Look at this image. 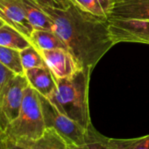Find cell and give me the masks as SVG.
I'll use <instances>...</instances> for the list:
<instances>
[{
    "instance_id": "7",
    "label": "cell",
    "mask_w": 149,
    "mask_h": 149,
    "mask_svg": "<svg viewBox=\"0 0 149 149\" xmlns=\"http://www.w3.org/2000/svg\"><path fill=\"white\" fill-rule=\"evenodd\" d=\"M40 52L46 65L52 71L56 79L70 77L82 68V66L68 49L58 48L41 50Z\"/></svg>"
},
{
    "instance_id": "2",
    "label": "cell",
    "mask_w": 149,
    "mask_h": 149,
    "mask_svg": "<svg viewBox=\"0 0 149 149\" xmlns=\"http://www.w3.org/2000/svg\"><path fill=\"white\" fill-rule=\"evenodd\" d=\"M91 68H82L72 76L56 79V89L48 100L63 114L88 129L90 117L88 92Z\"/></svg>"
},
{
    "instance_id": "11",
    "label": "cell",
    "mask_w": 149,
    "mask_h": 149,
    "mask_svg": "<svg viewBox=\"0 0 149 149\" xmlns=\"http://www.w3.org/2000/svg\"><path fill=\"white\" fill-rule=\"evenodd\" d=\"M18 143L29 149H71L68 142L54 129L49 127L46 128L40 138L34 140H22Z\"/></svg>"
},
{
    "instance_id": "8",
    "label": "cell",
    "mask_w": 149,
    "mask_h": 149,
    "mask_svg": "<svg viewBox=\"0 0 149 149\" xmlns=\"http://www.w3.org/2000/svg\"><path fill=\"white\" fill-rule=\"evenodd\" d=\"M107 19L149 20V0H113Z\"/></svg>"
},
{
    "instance_id": "5",
    "label": "cell",
    "mask_w": 149,
    "mask_h": 149,
    "mask_svg": "<svg viewBox=\"0 0 149 149\" xmlns=\"http://www.w3.org/2000/svg\"><path fill=\"white\" fill-rule=\"evenodd\" d=\"M28 86L29 84L25 74H16L0 95V129L3 133L19 116L25 91Z\"/></svg>"
},
{
    "instance_id": "18",
    "label": "cell",
    "mask_w": 149,
    "mask_h": 149,
    "mask_svg": "<svg viewBox=\"0 0 149 149\" xmlns=\"http://www.w3.org/2000/svg\"><path fill=\"white\" fill-rule=\"evenodd\" d=\"M20 57L25 71L33 68H40V67L47 66L40 52L33 45L21 50Z\"/></svg>"
},
{
    "instance_id": "16",
    "label": "cell",
    "mask_w": 149,
    "mask_h": 149,
    "mask_svg": "<svg viewBox=\"0 0 149 149\" xmlns=\"http://www.w3.org/2000/svg\"><path fill=\"white\" fill-rule=\"evenodd\" d=\"M83 10L100 18L108 19L113 0H71Z\"/></svg>"
},
{
    "instance_id": "21",
    "label": "cell",
    "mask_w": 149,
    "mask_h": 149,
    "mask_svg": "<svg viewBox=\"0 0 149 149\" xmlns=\"http://www.w3.org/2000/svg\"><path fill=\"white\" fill-rule=\"evenodd\" d=\"M34 1L40 5L57 9H64L71 3V0H34Z\"/></svg>"
},
{
    "instance_id": "4",
    "label": "cell",
    "mask_w": 149,
    "mask_h": 149,
    "mask_svg": "<svg viewBox=\"0 0 149 149\" xmlns=\"http://www.w3.org/2000/svg\"><path fill=\"white\" fill-rule=\"evenodd\" d=\"M46 128L54 129L70 146L71 148L82 146L86 140L87 130L61 112L48 98L40 94Z\"/></svg>"
},
{
    "instance_id": "1",
    "label": "cell",
    "mask_w": 149,
    "mask_h": 149,
    "mask_svg": "<svg viewBox=\"0 0 149 149\" xmlns=\"http://www.w3.org/2000/svg\"><path fill=\"white\" fill-rule=\"evenodd\" d=\"M34 1V0H33ZM53 24V31L84 68H91L115 45L107 19L95 16L71 1L64 9L34 1Z\"/></svg>"
},
{
    "instance_id": "19",
    "label": "cell",
    "mask_w": 149,
    "mask_h": 149,
    "mask_svg": "<svg viewBox=\"0 0 149 149\" xmlns=\"http://www.w3.org/2000/svg\"><path fill=\"white\" fill-rule=\"evenodd\" d=\"M124 149H149V134L134 139H122Z\"/></svg>"
},
{
    "instance_id": "20",
    "label": "cell",
    "mask_w": 149,
    "mask_h": 149,
    "mask_svg": "<svg viewBox=\"0 0 149 149\" xmlns=\"http://www.w3.org/2000/svg\"><path fill=\"white\" fill-rule=\"evenodd\" d=\"M16 76V74L0 62V95L9 81Z\"/></svg>"
},
{
    "instance_id": "17",
    "label": "cell",
    "mask_w": 149,
    "mask_h": 149,
    "mask_svg": "<svg viewBox=\"0 0 149 149\" xmlns=\"http://www.w3.org/2000/svg\"><path fill=\"white\" fill-rule=\"evenodd\" d=\"M0 62L16 74H25L19 50L0 46Z\"/></svg>"
},
{
    "instance_id": "15",
    "label": "cell",
    "mask_w": 149,
    "mask_h": 149,
    "mask_svg": "<svg viewBox=\"0 0 149 149\" xmlns=\"http://www.w3.org/2000/svg\"><path fill=\"white\" fill-rule=\"evenodd\" d=\"M31 45L29 39L10 25L0 27V46L21 51Z\"/></svg>"
},
{
    "instance_id": "6",
    "label": "cell",
    "mask_w": 149,
    "mask_h": 149,
    "mask_svg": "<svg viewBox=\"0 0 149 149\" xmlns=\"http://www.w3.org/2000/svg\"><path fill=\"white\" fill-rule=\"evenodd\" d=\"M108 22L114 44L132 42L149 45V20L108 19Z\"/></svg>"
},
{
    "instance_id": "13",
    "label": "cell",
    "mask_w": 149,
    "mask_h": 149,
    "mask_svg": "<svg viewBox=\"0 0 149 149\" xmlns=\"http://www.w3.org/2000/svg\"><path fill=\"white\" fill-rule=\"evenodd\" d=\"M24 14L34 29L53 31V24L50 19L43 13L33 0H17Z\"/></svg>"
},
{
    "instance_id": "9",
    "label": "cell",
    "mask_w": 149,
    "mask_h": 149,
    "mask_svg": "<svg viewBox=\"0 0 149 149\" xmlns=\"http://www.w3.org/2000/svg\"><path fill=\"white\" fill-rule=\"evenodd\" d=\"M0 19L6 24L17 29L27 39L34 30L17 0H0Z\"/></svg>"
},
{
    "instance_id": "10",
    "label": "cell",
    "mask_w": 149,
    "mask_h": 149,
    "mask_svg": "<svg viewBox=\"0 0 149 149\" xmlns=\"http://www.w3.org/2000/svg\"><path fill=\"white\" fill-rule=\"evenodd\" d=\"M25 76L29 85L39 94L47 98H48L56 89V78L47 66L27 69L25 71Z\"/></svg>"
},
{
    "instance_id": "12",
    "label": "cell",
    "mask_w": 149,
    "mask_h": 149,
    "mask_svg": "<svg viewBox=\"0 0 149 149\" xmlns=\"http://www.w3.org/2000/svg\"><path fill=\"white\" fill-rule=\"evenodd\" d=\"M71 149H124L122 139L108 138L99 133L91 125L87 130L85 143Z\"/></svg>"
},
{
    "instance_id": "23",
    "label": "cell",
    "mask_w": 149,
    "mask_h": 149,
    "mask_svg": "<svg viewBox=\"0 0 149 149\" xmlns=\"http://www.w3.org/2000/svg\"><path fill=\"white\" fill-rule=\"evenodd\" d=\"M5 144H6V139L3 132L0 129V149H5Z\"/></svg>"
},
{
    "instance_id": "3",
    "label": "cell",
    "mask_w": 149,
    "mask_h": 149,
    "mask_svg": "<svg viewBox=\"0 0 149 149\" xmlns=\"http://www.w3.org/2000/svg\"><path fill=\"white\" fill-rule=\"evenodd\" d=\"M46 130L40 94L30 85L25 91L19 116L6 127L5 139L13 141L34 140Z\"/></svg>"
},
{
    "instance_id": "14",
    "label": "cell",
    "mask_w": 149,
    "mask_h": 149,
    "mask_svg": "<svg viewBox=\"0 0 149 149\" xmlns=\"http://www.w3.org/2000/svg\"><path fill=\"white\" fill-rule=\"evenodd\" d=\"M29 40L31 44L39 51L53 50L58 48L68 49L61 38L54 31L50 30L34 29L29 38Z\"/></svg>"
},
{
    "instance_id": "22",
    "label": "cell",
    "mask_w": 149,
    "mask_h": 149,
    "mask_svg": "<svg viewBox=\"0 0 149 149\" xmlns=\"http://www.w3.org/2000/svg\"><path fill=\"white\" fill-rule=\"evenodd\" d=\"M6 139V144H5V149H29L28 147L23 146L20 143L10 140V139Z\"/></svg>"
},
{
    "instance_id": "24",
    "label": "cell",
    "mask_w": 149,
    "mask_h": 149,
    "mask_svg": "<svg viewBox=\"0 0 149 149\" xmlns=\"http://www.w3.org/2000/svg\"><path fill=\"white\" fill-rule=\"evenodd\" d=\"M5 24H6V23H5V22H4V21L1 19H0V27H2V26L5 25Z\"/></svg>"
}]
</instances>
